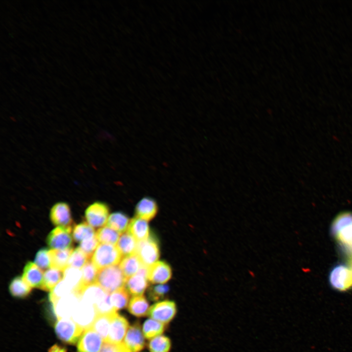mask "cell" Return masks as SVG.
I'll list each match as a JSON object with an SVG mask.
<instances>
[{
    "label": "cell",
    "instance_id": "f546056e",
    "mask_svg": "<svg viewBox=\"0 0 352 352\" xmlns=\"http://www.w3.org/2000/svg\"><path fill=\"white\" fill-rule=\"evenodd\" d=\"M95 236L96 232L94 229L86 222H81L74 226L72 237L76 242L80 243Z\"/></svg>",
    "mask_w": 352,
    "mask_h": 352
},
{
    "label": "cell",
    "instance_id": "7bdbcfd3",
    "mask_svg": "<svg viewBox=\"0 0 352 352\" xmlns=\"http://www.w3.org/2000/svg\"><path fill=\"white\" fill-rule=\"evenodd\" d=\"M48 352H66V350L64 347L55 344L48 350Z\"/></svg>",
    "mask_w": 352,
    "mask_h": 352
},
{
    "label": "cell",
    "instance_id": "8992f818",
    "mask_svg": "<svg viewBox=\"0 0 352 352\" xmlns=\"http://www.w3.org/2000/svg\"><path fill=\"white\" fill-rule=\"evenodd\" d=\"M98 315L94 305L80 299L71 318L84 331L92 328Z\"/></svg>",
    "mask_w": 352,
    "mask_h": 352
},
{
    "label": "cell",
    "instance_id": "52a82bcc",
    "mask_svg": "<svg viewBox=\"0 0 352 352\" xmlns=\"http://www.w3.org/2000/svg\"><path fill=\"white\" fill-rule=\"evenodd\" d=\"M109 215V206L106 203L100 201L90 204L85 213L87 222L93 228L104 226L107 222Z\"/></svg>",
    "mask_w": 352,
    "mask_h": 352
},
{
    "label": "cell",
    "instance_id": "603a6c76",
    "mask_svg": "<svg viewBox=\"0 0 352 352\" xmlns=\"http://www.w3.org/2000/svg\"><path fill=\"white\" fill-rule=\"evenodd\" d=\"M143 266H144L136 254L125 257L119 264V267L127 278L136 274Z\"/></svg>",
    "mask_w": 352,
    "mask_h": 352
},
{
    "label": "cell",
    "instance_id": "ee69618b",
    "mask_svg": "<svg viewBox=\"0 0 352 352\" xmlns=\"http://www.w3.org/2000/svg\"><path fill=\"white\" fill-rule=\"evenodd\" d=\"M350 264H351V269L352 270V256L351 258Z\"/></svg>",
    "mask_w": 352,
    "mask_h": 352
},
{
    "label": "cell",
    "instance_id": "ac0fdd59",
    "mask_svg": "<svg viewBox=\"0 0 352 352\" xmlns=\"http://www.w3.org/2000/svg\"><path fill=\"white\" fill-rule=\"evenodd\" d=\"M44 274L43 270L35 263L27 262L23 271L22 278L31 287L43 289Z\"/></svg>",
    "mask_w": 352,
    "mask_h": 352
},
{
    "label": "cell",
    "instance_id": "484cf974",
    "mask_svg": "<svg viewBox=\"0 0 352 352\" xmlns=\"http://www.w3.org/2000/svg\"><path fill=\"white\" fill-rule=\"evenodd\" d=\"M9 290L13 297L24 298L30 294L32 287L24 281L22 277L17 276L11 281Z\"/></svg>",
    "mask_w": 352,
    "mask_h": 352
},
{
    "label": "cell",
    "instance_id": "277c9868",
    "mask_svg": "<svg viewBox=\"0 0 352 352\" xmlns=\"http://www.w3.org/2000/svg\"><path fill=\"white\" fill-rule=\"evenodd\" d=\"M136 254L146 267L156 263L160 256V248L155 236L152 233L147 239L138 242Z\"/></svg>",
    "mask_w": 352,
    "mask_h": 352
},
{
    "label": "cell",
    "instance_id": "1f68e13d",
    "mask_svg": "<svg viewBox=\"0 0 352 352\" xmlns=\"http://www.w3.org/2000/svg\"><path fill=\"white\" fill-rule=\"evenodd\" d=\"M43 290H51L63 279V271L50 268L44 274Z\"/></svg>",
    "mask_w": 352,
    "mask_h": 352
},
{
    "label": "cell",
    "instance_id": "f35d334b",
    "mask_svg": "<svg viewBox=\"0 0 352 352\" xmlns=\"http://www.w3.org/2000/svg\"><path fill=\"white\" fill-rule=\"evenodd\" d=\"M34 262L42 270H47L50 267V259L48 249H40L36 253Z\"/></svg>",
    "mask_w": 352,
    "mask_h": 352
},
{
    "label": "cell",
    "instance_id": "7c38bea8",
    "mask_svg": "<svg viewBox=\"0 0 352 352\" xmlns=\"http://www.w3.org/2000/svg\"><path fill=\"white\" fill-rule=\"evenodd\" d=\"M71 231L63 227L57 226L48 235L46 242L52 249L65 250L72 248Z\"/></svg>",
    "mask_w": 352,
    "mask_h": 352
},
{
    "label": "cell",
    "instance_id": "cb8c5ba5",
    "mask_svg": "<svg viewBox=\"0 0 352 352\" xmlns=\"http://www.w3.org/2000/svg\"><path fill=\"white\" fill-rule=\"evenodd\" d=\"M138 242L128 232L120 237L116 247L122 256L125 257L136 254Z\"/></svg>",
    "mask_w": 352,
    "mask_h": 352
},
{
    "label": "cell",
    "instance_id": "4316f807",
    "mask_svg": "<svg viewBox=\"0 0 352 352\" xmlns=\"http://www.w3.org/2000/svg\"><path fill=\"white\" fill-rule=\"evenodd\" d=\"M149 304L143 295L134 296L130 300L128 305V311L136 317H143L149 311Z\"/></svg>",
    "mask_w": 352,
    "mask_h": 352
},
{
    "label": "cell",
    "instance_id": "6da1fadb",
    "mask_svg": "<svg viewBox=\"0 0 352 352\" xmlns=\"http://www.w3.org/2000/svg\"><path fill=\"white\" fill-rule=\"evenodd\" d=\"M331 231L340 245L352 253V213L338 215L332 222Z\"/></svg>",
    "mask_w": 352,
    "mask_h": 352
},
{
    "label": "cell",
    "instance_id": "d6986e66",
    "mask_svg": "<svg viewBox=\"0 0 352 352\" xmlns=\"http://www.w3.org/2000/svg\"><path fill=\"white\" fill-rule=\"evenodd\" d=\"M158 211L156 202L153 198L146 197L137 203L135 208L136 217L147 221L153 219Z\"/></svg>",
    "mask_w": 352,
    "mask_h": 352
},
{
    "label": "cell",
    "instance_id": "7402d4cb",
    "mask_svg": "<svg viewBox=\"0 0 352 352\" xmlns=\"http://www.w3.org/2000/svg\"><path fill=\"white\" fill-rule=\"evenodd\" d=\"M73 251L72 247L65 250H49L50 268L64 271L67 267L68 260Z\"/></svg>",
    "mask_w": 352,
    "mask_h": 352
},
{
    "label": "cell",
    "instance_id": "5b68a950",
    "mask_svg": "<svg viewBox=\"0 0 352 352\" xmlns=\"http://www.w3.org/2000/svg\"><path fill=\"white\" fill-rule=\"evenodd\" d=\"M55 331L61 341L68 344H75L84 331L70 318L58 320L55 325Z\"/></svg>",
    "mask_w": 352,
    "mask_h": 352
},
{
    "label": "cell",
    "instance_id": "f1b7e54d",
    "mask_svg": "<svg viewBox=\"0 0 352 352\" xmlns=\"http://www.w3.org/2000/svg\"><path fill=\"white\" fill-rule=\"evenodd\" d=\"M82 279L79 294L87 286L96 283L98 269L92 263L88 261L82 268Z\"/></svg>",
    "mask_w": 352,
    "mask_h": 352
},
{
    "label": "cell",
    "instance_id": "83f0119b",
    "mask_svg": "<svg viewBox=\"0 0 352 352\" xmlns=\"http://www.w3.org/2000/svg\"><path fill=\"white\" fill-rule=\"evenodd\" d=\"M116 313L112 314H98L92 326V328L103 338L104 342L107 341L111 320Z\"/></svg>",
    "mask_w": 352,
    "mask_h": 352
},
{
    "label": "cell",
    "instance_id": "60d3db41",
    "mask_svg": "<svg viewBox=\"0 0 352 352\" xmlns=\"http://www.w3.org/2000/svg\"><path fill=\"white\" fill-rule=\"evenodd\" d=\"M96 237L85 240L80 243L79 247L90 259L98 246Z\"/></svg>",
    "mask_w": 352,
    "mask_h": 352
},
{
    "label": "cell",
    "instance_id": "d6a6232c",
    "mask_svg": "<svg viewBox=\"0 0 352 352\" xmlns=\"http://www.w3.org/2000/svg\"><path fill=\"white\" fill-rule=\"evenodd\" d=\"M165 324L153 319H149L143 325V333L148 339L154 338L162 334L165 330Z\"/></svg>",
    "mask_w": 352,
    "mask_h": 352
},
{
    "label": "cell",
    "instance_id": "ba28073f",
    "mask_svg": "<svg viewBox=\"0 0 352 352\" xmlns=\"http://www.w3.org/2000/svg\"><path fill=\"white\" fill-rule=\"evenodd\" d=\"M176 313V303L172 301L165 300L154 304L148 314L152 319L166 324L174 318Z\"/></svg>",
    "mask_w": 352,
    "mask_h": 352
},
{
    "label": "cell",
    "instance_id": "74e56055",
    "mask_svg": "<svg viewBox=\"0 0 352 352\" xmlns=\"http://www.w3.org/2000/svg\"><path fill=\"white\" fill-rule=\"evenodd\" d=\"M90 259L78 247L73 250L68 262L67 267H72L81 269Z\"/></svg>",
    "mask_w": 352,
    "mask_h": 352
},
{
    "label": "cell",
    "instance_id": "9a60e30c",
    "mask_svg": "<svg viewBox=\"0 0 352 352\" xmlns=\"http://www.w3.org/2000/svg\"><path fill=\"white\" fill-rule=\"evenodd\" d=\"M129 325L127 319L116 313L111 320L108 339L106 342L121 343L126 336Z\"/></svg>",
    "mask_w": 352,
    "mask_h": 352
},
{
    "label": "cell",
    "instance_id": "3957f363",
    "mask_svg": "<svg viewBox=\"0 0 352 352\" xmlns=\"http://www.w3.org/2000/svg\"><path fill=\"white\" fill-rule=\"evenodd\" d=\"M122 255L117 247L112 244L98 245L91 257V262L98 270L117 265L121 262Z\"/></svg>",
    "mask_w": 352,
    "mask_h": 352
},
{
    "label": "cell",
    "instance_id": "9c48e42d",
    "mask_svg": "<svg viewBox=\"0 0 352 352\" xmlns=\"http://www.w3.org/2000/svg\"><path fill=\"white\" fill-rule=\"evenodd\" d=\"M80 301V295L73 292L52 303L54 312L58 320L71 318Z\"/></svg>",
    "mask_w": 352,
    "mask_h": 352
},
{
    "label": "cell",
    "instance_id": "d590c367",
    "mask_svg": "<svg viewBox=\"0 0 352 352\" xmlns=\"http://www.w3.org/2000/svg\"><path fill=\"white\" fill-rule=\"evenodd\" d=\"M73 292H75L72 287L63 279L50 290L49 299L52 304L59 299Z\"/></svg>",
    "mask_w": 352,
    "mask_h": 352
},
{
    "label": "cell",
    "instance_id": "836d02e7",
    "mask_svg": "<svg viewBox=\"0 0 352 352\" xmlns=\"http://www.w3.org/2000/svg\"><path fill=\"white\" fill-rule=\"evenodd\" d=\"M96 237L102 243L115 245L120 238V233L108 226H104L97 230Z\"/></svg>",
    "mask_w": 352,
    "mask_h": 352
},
{
    "label": "cell",
    "instance_id": "d4e9b609",
    "mask_svg": "<svg viewBox=\"0 0 352 352\" xmlns=\"http://www.w3.org/2000/svg\"><path fill=\"white\" fill-rule=\"evenodd\" d=\"M130 222L127 215L122 212H116L110 215L107 224L109 227L121 234L128 229Z\"/></svg>",
    "mask_w": 352,
    "mask_h": 352
},
{
    "label": "cell",
    "instance_id": "4dcf8cb0",
    "mask_svg": "<svg viewBox=\"0 0 352 352\" xmlns=\"http://www.w3.org/2000/svg\"><path fill=\"white\" fill-rule=\"evenodd\" d=\"M63 280L72 287L75 292L79 294L82 270L74 267H67L63 271Z\"/></svg>",
    "mask_w": 352,
    "mask_h": 352
},
{
    "label": "cell",
    "instance_id": "5bb4252c",
    "mask_svg": "<svg viewBox=\"0 0 352 352\" xmlns=\"http://www.w3.org/2000/svg\"><path fill=\"white\" fill-rule=\"evenodd\" d=\"M148 267L143 266L135 275L127 278L125 288L131 295H142L149 286Z\"/></svg>",
    "mask_w": 352,
    "mask_h": 352
},
{
    "label": "cell",
    "instance_id": "4fadbf2b",
    "mask_svg": "<svg viewBox=\"0 0 352 352\" xmlns=\"http://www.w3.org/2000/svg\"><path fill=\"white\" fill-rule=\"evenodd\" d=\"M103 342V338L93 329H88L78 341V352H100Z\"/></svg>",
    "mask_w": 352,
    "mask_h": 352
},
{
    "label": "cell",
    "instance_id": "ab89813d",
    "mask_svg": "<svg viewBox=\"0 0 352 352\" xmlns=\"http://www.w3.org/2000/svg\"><path fill=\"white\" fill-rule=\"evenodd\" d=\"M169 290L167 285H159L151 286L148 290V297L150 300L157 301L163 299Z\"/></svg>",
    "mask_w": 352,
    "mask_h": 352
},
{
    "label": "cell",
    "instance_id": "8fae6325",
    "mask_svg": "<svg viewBox=\"0 0 352 352\" xmlns=\"http://www.w3.org/2000/svg\"><path fill=\"white\" fill-rule=\"evenodd\" d=\"M329 280L334 288L346 290L352 286V270L344 265H338L330 272Z\"/></svg>",
    "mask_w": 352,
    "mask_h": 352
},
{
    "label": "cell",
    "instance_id": "e0dca14e",
    "mask_svg": "<svg viewBox=\"0 0 352 352\" xmlns=\"http://www.w3.org/2000/svg\"><path fill=\"white\" fill-rule=\"evenodd\" d=\"M143 335L140 324L136 322L128 330L124 343L132 352H139L145 345Z\"/></svg>",
    "mask_w": 352,
    "mask_h": 352
},
{
    "label": "cell",
    "instance_id": "44dd1931",
    "mask_svg": "<svg viewBox=\"0 0 352 352\" xmlns=\"http://www.w3.org/2000/svg\"><path fill=\"white\" fill-rule=\"evenodd\" d=\"M127 230L137 242L145 240L150 235L147 221L136 217L131 220Z\"/></svg>",
    "mask_w": 352,
    "mask_h": 352
},
{
    "label": "cell",
    "instance_id": "30bf717a",
    "mask_svg": "<svg viewBox=\"0 0 352 352\" xmlns=\"http://www.w3.org/2000/svg\"><path fill=\"white\" fill-rule=\"evenodd\" d=\"M50 218L53 224L72 231L73 221L67 203L60 202L55 204L51 209Z\"/></svg>",
    "mask_w": 352,
    "mask_h": 352
},
{
    "label": "cell",
    "instance_id": "b9f144b4",
    "mask_svg": "<svg viewBox=\"0 0 352 352\" xmlns=\"http://www.w3.org/2000/svg\"><path fill=\"white\" fill-rule=\"evenodd\" d=\"M100 352H132L124 343L104 342Z\"/></svg>",
    "mask_w": 352,
    "mask_h": 352
},
{
    "label": "cell",
    "instance_id": "7a4b0ae2",
    "mask_svg": "<svg viewBox=\"0 0 352 352\" xmlns=\"http://www.w3.org/2000/svg\"><path fill=\"white\" fill-rule=\"evenodd\" d=\"M126 279L119 266L113 265L99 269L96 284L110 293L124 287Z\"/></svg>",
    "mask_w": 352,
    "mask_h": 352
},
{
    "label": "cell",
    "instance_id": "8d00e7d4",
    "mask_svg": "<svg viewBox=\"0 0 352 352\" xmlns=\"http://www.w3.org/2000/svg\"><path fill=\"white\" fill-rule=\"evenodd\" d=\"M171 347L170 339L164 335H159L153 338L148 344L150 352H169Z\"/></svg>",
    "mask_w": 352,
    "mask_h": 352
},
{
    "label": "cell",
    "instance_id": "2e32d148",
    "mask_svg": "<svg viewBox=\"0 0 352 352\" xmlns=\"http://www.w3.org/2000/svg\"><path fill=\"white\" fill-rule=\"evenodd\" d=\"M172 269L164 261L156 262L148 268L147 278L153 284H164L172 277Z\"/></svg>",
    "mask_w": 352,
    "mask_h": 352
},
{
    "label": "cell",
    "instance_id": "e575fe53",
    "mask_svg": "<svg viewBox=\"0 0 352 352\" xmlns=\"http://www.w3.org/2000/svg\"><path fill=\"white\" fill-rule=\"evenodd\" d=\"M129 299V293L125 287L117 290L110 295L111 304L116 311L126 307Z\"/></svg>",
    "mask_w": 352,
    "mask_h": 352
},
{
    "label": "cell",
    "instance_id": "ffe728a7",
    "mask_svg": "<svg viewBox=\"0 0 352 352\" xmlns=\"http://www.w3.org/2000/svg\"><path fill=\"white\" fill-rule=\"evenodd\" d=\"M110 293L97 284L85 287L81 292L80 299L85 302L97 306L104 301Z\"/></svg>",
    "mask_w": 352,
    "mask_h": 352
}]
</instances>
